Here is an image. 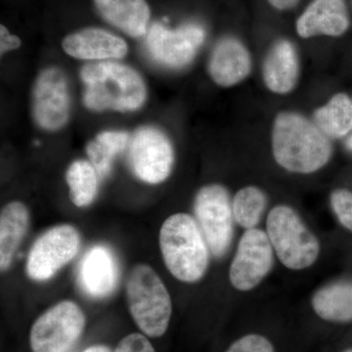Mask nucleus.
<instances>
[{"label":"nucleus","instance_id":"nucleus-7","mask_svg":"<svg viewBox=\"0 0 352 352\" xmlns=\"http://www.w3.org/2000/svg\"><path fill=\"white\" fill-rule=\"evenodd\" d=\"M194 210L208 249L215 258L226 254L233 237V208L226 187L210 184L196 195Z\"/></svg>","mask_w":352,"mask_h":352},{"label":"nucleus","instance_id":"nucleus-13","mask_svg":"<svg viewBox=\"0 0 352 352\" xmlns=\"http://www.w3.org/2000/svg\"><path fill=\"white\" fill-rule=\"evenodd\" d=\"M349 25L344 0H314L296 21V32L302 38L340 36L349 30Z\"/></svg>","mask_w":352,"mask_h":352},{"label":"nucleus","instance_id":"nucleus-1","mask_svg":"<svg viewBox=\"0 0 352 352\" xmlns=\"http://www.w3.org/2000/svg\"><path fill=\"white\" fill-rule=\"evenodd\" d=\"M272 152L285 170L308 175L328 164L333 146L315 122L302 113L284 111L278 113L273 124Z\"/></svg>","mask_w":352,"mask_h":352},{"label":"nucleus","instance_id":"nucleus-8","mask_svg":"<svg viewBox=\"0 0 352 352\" xmlns=\"http://www.w3.org/2000/svg\"><path fill=\"white\" fill-rule=\"evenodd\" d=\"M80 248V236L75 227L61 224L48 229L34 241L28 256V276L46 281L75 258Z\"/></svg>","mask_w":352,"mask_h":352},{"label":"nucleus","instance_id":"nucleus-5","mask_svg":"<svg viewBox=\"0 0 352 352\" xmlns=\"http://www.w3.org/2000/svg\"><path fill=\"white\" fill-rule=\"evenodd\" d=\"M266 230L273 250L287 268L305 270L318 258V239L303 223L296 210L288 206H276L271 210Z\"/></svg>","mask_w":352,"mask_h":352},{"label":"nucleus","instance_id":"nucleus-23","mask_svg":"<svg viewBox=\"0 0 352 352\" xmlns=\"http://www.w3.org/2000/svg\"><path fill=\"white\" fill-rule=\"evenodd\" d=\"M129 134L122 131H103L87 145L90 163L100 177H105L112 170L113 160L129 144Z\"/></svg>","mask_w":352,"mask_h":352},{"label":"nucleus","instance_id":"nucleus-10","mask_svg":"<svg viewBox=\"0 0 352 352\" xmlns=\"http://www.w3.org/2000/svg\"><path fill=\"white\" fill-rule=\"evenodd\" d=\"M273 251L267 233L248 229L241 238L229 271L234 288L245 292L258 286L272 268Z\"/></svg>","mask_w":352,"mask_h":352},{"label":"nucleus","instance_id":"nucleus-6","mask_svg":"<svg viewBox=\"0 0 352 352\" xmlns=\"http://www.w3.org/2000/svg\"><path fill=\"white\" fill-rule=\"evenodd\" d=\"M85 327V316L76 303L63 300L36 319L30 333L32 352H69Z\"/></svg>","mask_w":352,"mask_h":352},{"label":"nucleus","instance_id":"nucleus-27","mask_svg":"<svg viewBox=\"0 0 352 352\" xmlns=\"http://www.w3.org/2000/svg\"><path fill=\"white\" fill-rule=\"evenodd\" d=\"M115 352H156L151 342L141 333H134L120 340Z\"/></svg>","mask_w":352,"mask_h":352},{"label":"nucleus","instance_id":"nucleus-28","mask_svg":"<svg viewBox=\"0 0 352 352\" xmlns=\"http://www.w3.org/2000/svg\"><path fill=\"white\" fill-rule=\"evenodd\" d=\"M21 46V39L9 32L6 27L0 25V53L3 55L8 51L18 50Z\"/></svg>","mask_w":352,"mask_h":352},{"label":"nucleus","instance_id":"nucleus-32","mask_svg":"<svg viewBox=\"0 0 352 352\" xmlns=\"http://www.w3.org/2000/svg\"><path fill=\"white\" fill-rule=\"evenodd\" d=\"M344 352H352V349H347V351H344Z\"/></svg>","mask_w":352,"mask_h":352},{"label":"nucleus","instance_id":"nucleus-24","mask_svg":"<svg viewBox=\"0 0 352 352\" xmlns=\"http://www.w3.org/2000/svg\"><path fill=\"white\" fill-rule=\"evenodd\" d=\"M266 206L267 197L263 190L256 186L245 187L234 197V219L244 228H254L261 221Z\"/></svg>","mask_w":352,"mask_h":352},{"label":"nucleus","instance_id":"nucleus-20","mask_svg":"<svg viewBox=\"0 0 352 352\" xmlns=\"http://www.w3.org/2000/svg\"><path fill=\"white\" fill-rule=\"evenodd\" d=\"M312 307L324 320L351 321L352 282H339L319 289L312 298Z\"/></svg>","mask_w":352,"mask_h":352},{"label":"nucleus","instance_id":"nucleus-30","mask_svg":"<svg viewBox=\"0 0 352 352\" xmlns=\"http://www.w3.org/2000/svg\"><path fill=\"white\" fill-rule=\"evenodd\" d=\"M83 352H112L109 347L105 346H94L88 347L87 351Z\"/></svg>","mask_w":352,"mask_h":352},{"label":"nucleus","instance_id":"nucleus-21","mask_svg":"<svg viewBox=\"0 0 352 352\" xmlns=\"http://www.w3.org/2000/svg\"><path fill=\"white\" fill-rule=\"evenodd\" d=\"M314 122L329 138H342L352 132V100L346 94L333 95L317 109Z\"/></svg>","mask_w":352,"mask_h":352},{"label":"nucleus","instance_id":"nucleus-15","mask_svg":"<svg viewBox=\"0 0 352 352\" xmlns=\"http://www.w3.org/2000/svg\"><path fill=\"white\" fill-rule=\"evenodd\" d=\"M300 71V59L295 45L288 39L275 41L263 63L266 87L276 94H288L298 85Z\"/></svg>","mask_w":352,"mask_h":352},{"label":"nucleus","instance_id":"nucleus-17","mask_svg":"<svg viewBox=\"0 0 352 352\" xmlns=\"http://www.w3.org/2000/svg\"><path fill=\"white\" fill-rule=\"evenodd\" d=\"M119 268L113 252L104 245L88 250L80 263L78 279L85 293L92 298L110 295L115 289Z\"/></svg>","mask_w":352,"mask_h":352},{"label":"nucleus","instance_id":"nucleus-12","mask_svg":"<svg viewBox=\"0 0 352 352\" xmlns=\"http://www.w3.org/2000/svg\"><path fill=\"white\" fill-rule=\"evenodd\" d=\"M204 41L205 31L201 25L186 24L168 30L155 24L148 32L147 48L159 63L182 68L191 63Z\"/></svg>","mask_w":352,"mask_h":352},{"label":"nucleus","instance_id":"nucleus-4","mask_svg":"<svg viewBox=\"0 0 352 352\" xmlns=\"http://www.w3.org/2000/svg\"><path fill=\"white\" fill-rule=\"evenodd\" d=\"M126 298L132 318L139 329L152 338L168 330L173 305L164 282L148 264H138L129 273Z\"/></svg>","mask_w":352,"mask_h":352},{"label":"nucleus","instance_id":"nucleus-18","mask_svg":"<svg viewBox=\"0 0 352 352\" xmlns=\"http://www.w3.org/2000/svg\"><path fill=\"white\" fill-rule=\"evenodd\" d=\"M95 4L104 19L132 38L147 32L150 8L146 0H95Z\"/></svg>","mask_w":352,"mask_h":352},{"label":"nucleus","instance_id":"nucleus-29","mask_svg":"<svg viewBox=\"0 0 352 352\" xmlns=\"http://www.w3.org/2000/svg\"><path fill=\"white\" fill-rule=\"evenodd\" d=\"M267 1L278 10H289L298 6L300 0H267Z\"/></svg>","mask_w":352,"mask_h":352},{"label":"nucleus","instance_id":"nucleus-14","mask_svg":"<svg viewBox=\"0 0 352 352\" xmlns=\"http://www.w3.org/2000/svg\"><path fill=\"white\" fill-rule=\"evenodd\" d=\"M251 71V54L239 39L224 38L214 46L208 62V74L217 85L234 87L243 82Z\"/></svg>","mask_w":352,"mask_h":352},{"label":"nucleus","instance_id":"nucleus-2","mask_svg":"<svg viewBox=\"0 0 352 352\" xmlns=\"http://www.w3.org/2000/svg\"><path fill=\"white\" fill-rule=\"evenodd\" d=\"M80 76L85 85L83 103L90 110L131 112L144 104L145 83L126 65L112 61L87 64Z\"/></svg>","mask_w":352,"mask_h":352},{"label":"nucleus","instance_id":"nucleus-11","mask_svg":"<svg viewBox=\"0 0 352 352\" xmlns=\"http://www.w3.org/2000/svg\"><path fill=\"white\" fill-rule=\"evenodd\" d=\"M71 99L64 72L51 67L41 72L34 87L32 113L41 129L55 131L69 120Z\"/></svg>","mask_w":352,"mask_h":352},{"label":"nucleus","instance_id":"nucleus-25","mask_svg":"<svg viewBox=\"0 0 352 352\" xmlns=\"http://www.w3.org/2000/svg\"><path fill=\"white\" fill-rule=\"evenodd\" d=\"M331 205L340 223L352 231V192L335 190L331 195Z\"/></svg>","mask_w":352,"mask_h":352},{"label":"nucleus","instance_id":"nucleus-26","mask_svg":"<svg viewBox=\"0 0 352 352\" xmlns=\"http://www.w3.org/2000/svg\"><path fill=\"white\" fill-rule=\"evenodd\" d=\"M226 352H275L272 344L261 335H247L236 340Z\"/></svg>","mask_w":352,"mask_h":352},{"label":"nucleus","instance_id":"nucleus-33","mask_svg":"<svg viewBox=\"0 0 352 352\" xmlns=\"http://www.w3.org/2000/svg\"><path fill=\"white\" fill-rule=\"evenodd\" d=\"M351 3H352V0H351Z\"/></svg>","mask_w":352,"mask_h":352},{"label":"nucleus","instance_id":"nucleus-22","mask_svg":"<svg viewBox=\"0 0 352 352\" xmlns=\"http://www.w3.org/2000/svg\"><path fill=\"white\" fill-rule=\"evenodd\" d=\"M69 199L76 207L89 206L98 192V173L94 164L85 160L72 163L66 173Z\"/></svg>","mask_w":352,"mask_h":352},{"label":"nucleus","instance_id":"nucleus-3","mask_svg":"<svg viewBox=\"0 0 352 352\" xmlns=\"http://www.w3.org/2000/svg\"><path fill=\"white\" fill-rule=\"evenodd\" d=\"M160 248L166 268L176 279L194 283L205 275L210 249L198 222L191 215L179 212L164 222Z\"/></svg>","mask_w":352,"mask_h":352},{"label":"nucleus","instance_id":"nucleus-19","mask_svg":"<svg viewBox=\"0 0 352 352\" xmlns=\"http://www.w3.org/2000/svg\"><path fill=\"white\" fill-rule=\"evenodd\" d=\"M30 212L22 201H11L0 214V268L8 270L29 229Z\"/></svg>","mask_w":352,"mask_h":352},{"label":"nucleus","instance_id":"nucleus-9","mask_svg":"<svg viewBox=\"0 0 352 352\" xmlns=\"http://www.w3.org/2000/svg\"><path fill=\"white\" fill-rule=\"evenodd\" d=\"M129 159L134 175L150 184H159L170 175L175 154L170 139L155 127L135 132L131 140Z\"/></svg>","mask_w":352,"mask_h":352},{"label":"nucleus","instance_id":"nucleus-16","mask_svg":"<svg viewBox=\"0 0 352 352\" xmlns=\"http://www.w3.org/2000/svg\"><path fill=\"white\" fill-rule=\"evenodd\" d=\"M62 46L69 56L80 60L120 59L129 50L124 39L97 28L69 34Z\"/></svg>","mask_w":352,"mask_h":352},{"label":"nucleus","instance_id":"nucleus-31","mask_svg":"<svg viewBox=\"0 0 352 352\" xmlns=\"http://www.w3.org/2000/svg\"><path fill=\"white\" fill-rule=\"evenodd\" d=\"M346 145L347 149L351 150L352 151V133L349 136V138L346 139Z\"/></svg>","mask_w":352,"mask_h":352}]
</instances>
